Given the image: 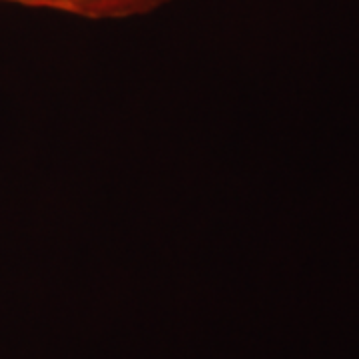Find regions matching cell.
<instances>
[{"instance_id":"cell-1","label":"cell","mask_w":359,"mask_h":359,"mask_svg":"<svg viewBox=\"0 0 359 359\" xmlns=\"http://www.w3.org/2000/svg\"><path fill=\"white\" fill-rule=\"evenodd\" d=\"M174 0H0V4L48 11L92 22L130 20L158 13Z\"/></svg>"}]
</instances>
